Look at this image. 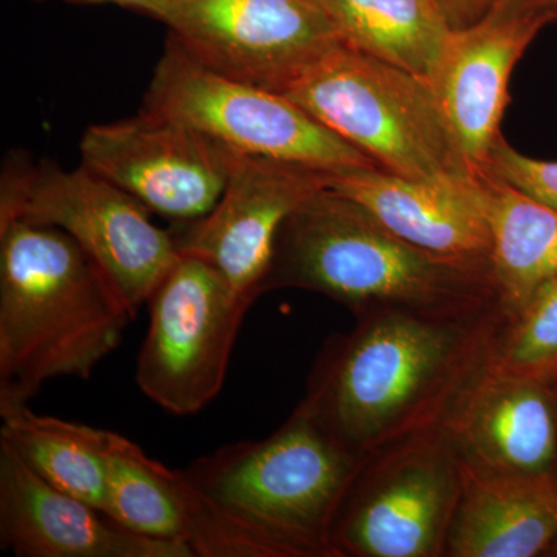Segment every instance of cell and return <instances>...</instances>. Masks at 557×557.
I'll return each instance as SVG.
<instances>
[{
    "label": "cell",
    "instance_id": "cell-1",
    "mask_svg": "<svg viewBox=\"0 0 557 557\" xmlns=\"http://www.w3.org/2000/svg\"><path fill=\"white\" fill-rule=\"evenodd\" d=\"M319 351L300 399L355 456L369 458L442 426L486 369L508 313L381 310Z\"/></svg>",
    "mask_w": 557,
    "mask_h": 557
},
{
    "label": "cell",
    "instance_id": "cell-2",
    "mask_svg": "<svg viewBox=\"0 0 557 557\" xmlns=\"http://www.w3.org/2000/svg\"><path fill=\"white\" fill-rule=\"evenodd\" d=\"M366 458L302 406L273 434L180 469L194 557H335L330 530Z\"/></svg>",
    "mask_w": 557,
    "mask_h": 557
},
{
    "label": "cell",
    "instance_id": "cell-3",
    "mask_svg": "<svg viewBox=\"0 0 557 557\" xmlns=\"http://www.w3.org/2000/svg\"><path fill=\"white\" fill-rule=\"evenodd\" d=\"M287 288L327 296L355 317L381 310L474 314L502 307L493 263L424 251L330 188L300 205L278 231L262 295Z\"/></svg>",
    "mask_w": 557,
    "mask_h": 557
},
{
    "label": "cell",
    "instance_id": "cell-4",
    "mask_svg": "<svg viewBox=\"0 0 557 557\" xmlns=\"http://www.w3.org/2000/svg\"><path fill=\"white\" fill-rule=\"evenodd\" d=\"M132 313L69 234L0 223V403H30L50 381L89 380Z\"/></svg>",
    "mask_w": 557,
    "mask_h": 557
},
{
    "label": "cell",
    "instance_id": "cell-5",
    "mask_svg": "<svg viewBox=\"0 0 557 557\" xmlns=\"http://www.w3.org/2000/svg\"><path fill=\"white\" fill-rule=\"evenodd\" d=\"M284 95L380 170L413 180L482 177L428 83L344 44Z\"/></svg>",
    "mask_w": 557,
    "mask_h": 557
},
{
    "label": "cell",
    "instance_id": "cell-6",
    "mask_svg": "<svg viewBox=\"0 0 557 557\" xmlns=\"http://www.w3.org/2000/svg\"><path fill=\"white\" fill-rule=\"evenodd\" d=\"M139 201L79 164L33 161L11 152L0 180V223L22 220L69 234L104 271L132 317L180 252L172 230L159 228Z\"/></svg>",
    "mask_w": 557,
    "mask_h": 557
},
{
    "label": "cell",
    "instance_id": "cell-7",
    "mask_svg": "<svg viewBox=\"0 0 557 557\" xmlns=\"http://www.w3.org/2000/svg\"><path fill=\"white\" fill-rule=\"evenodd\" d=\"M141 110L186 124L244 156L292 161L332 174L379 168L287 95L214 72L170 33Z\"/></svg>",
    "mask_w": 557,
    "mask_h": 557
},
{
    "label": "cell",
    "instance_id": "cell-8",
    "mask_svg": "<svg viewBox=\"0 0 557 557\" xmlns=\"http://www.w3.org/2000/svg\"><path fill=\"white\" fill-rule=\"evenodd\" d=\"M463 471L442 426L366 458L330 530L335 557H446Z\"/></svg>",
    "mask_w": 557,
    "mask_h": 557
},
{
    "label": "cell",
    "instance_id": "cell-9",
    "mask_svg": "<svg viewBox=\"0 0 557 557\" xmlns=\"http://www.w3.org/2000/svg\"><path fill=\"white\" fill-rule=\"evenodd\" d=\"M148 307L135 375L139 391L172 416H194L222 391L252 304L211 263L180 255Z\"/></svg>",
    "mask_w": 557,
    "mask_h": 557
},
{
    "label": "cell",
    "instance_id": "cell-10",
    "mask_svg": "<svg viewBox=\"0 0 557 557\" xmlns=\"http://www.w3.org/2000/svg\"><path fill=\"white\" fill-rule=\"evenodd\" d=\"M160 22L201 64L278 94L343 46L319 0H170Z\"/></svg>",
    "mask_w": 557,
    "mask_h": 557
},
{
    "label": "cell",
    "instance_id": "cell-11",
    "mask_svg": "<svg viewBox=\"0 0 557 557\" xmlns=\"http://www.w3.org/2000/svg\"><path fill=\"white\" fill-rule=\"evenodd\" d=\"M81 164L174 225L215 207L239 152L201 132L139 110L131 119L91 124L79 141Z\"/></svg>",
    "mask_w": 557,
    "mask_h": 557
},
{
    "label": "cell",
    "instance_id": "cell-12",
    "mask_svg": "<svg viewBox=\"0 0 557 557\" xmlns=\"http://www.w3.org/2000/svg\"><path fill=\"white\" fill-rule=\"evenodd\" d=\"M332 172L239 153L228 183L205 218L172 230L180 255L211 263L242 298L255 304L285 220L319 190Z\"/></svg>",
    "mask_w": 557,
    "mask_h": 557
},
{
    "label": "cell",
    "instance_id": "cell-13",
    "mask_svg": "<svg viewBox=\"0 0 557 557\" xmlns=\"http://www.w3.org/2000/svg\"><path fill=\"white\" fill-rule=\"evenodd\" d=\"M555 11L493 7L483 20L454 30L431 87L465 156L485 175L509 102L512 70Z\"/></svg>",
    "mask_w": 557,
    "mask_h": 557
},
{
    "label": "cell",
    "instance_id": "cell-14",
    "mask_svg": "<svg viewBox=\"0 0 557 557\" xmlns=\"http://www.w3.org/2000/svg\"><path fill=\"white\" fill-rule=\"evenodd\" d=\"M0 547L17 557H194L185 544L141 536L39 478L0 442Z\"/></svg>",
    "mask_w": 557,
    "mask_h": 557
},
{
    "label": "cell",
    "instance_id": "cell-15",
    "mask_svg": "<svg viewBox=\"0 0 557 557\" xmlns=\"http://www.w3.org/2000/svg\"><path fill=\"white\" fill-rule=\"evenodd\" d=\"M483 177L413 180L364 168L333 174L329 188L357 201L381 225L424 251L491 262Z\"/></svg>",
    "mask_w": 557,
    "mask_h": 557
},
{
    "label": "cell",
    "instance_id": "cell-16",
    "mask_svg": "<svg viewBox=\"0 0 557 557\" xmlns=\"http://www.w3.org/2000/svg\"><path fill=\"white\" fill-rule=\"evenodd\" d=\"M443 428L461 460L474 467L515 474L557 472L556 383L485 369Z\"/></svg>",
    "mask_w": 557,
    "mask_h": 557
},
{
    "label": "cell",
    "instance_id": "cell-17",
    "mask_svg": "<svg viewBox=\"0 0 557 557\" xmlns=\"http://www.w3.org/2000/svg\"><path fill=\"white\" fill-rule=\"evenodd\" d=\"M461 471L446 557L547 555L557 539V472L486 471L463 460Z\"/></svg>",
    "mask_w": 557,
    "mask_h": 557
},
{
    "label": "cell",
    "instance_id": "cell-18",
    "mask_svg": "<svg viewBox=\"0 0 557 557\" xmlns=\"http://www.w3.org/2000/svg\"><path fill=\"white\" fill-rule=\"evenodd\" d=\"M483 199L494 277L511 318L557 277V208L491 174L483 177Z\"/></svg>",
    "mask_w": 557,
    "mask_h": 557
},
{
    "label": "cell",
    "instance_id": "cell-19",
    "mask_svg": "<svg viewBox=\"0 0 557 557\" xmlns=\"http://www.w3.org/2000/svg\"><path fill=\"white\" fill-rule=\"evenodd\" d=\"M341 40L431 86L453 28L435 0H319Z\"/></svg>",
    "mask_w": 557,
    "mask_h": 557
},
{
    "label": "cell",
    "instance_id": "cell-20",
    "mask_svg": "<svg viewBox=\"0 0 557 557\" xmlns=\"http://www.w3.org/2000/svg\"><path fill=\"white\" fill-rule=\"evenodd\" d=\"M0 442L39 478L104 511L106 429L40 416L30 403H0Z\"/></svg>",
    "mask_w": 557,
    "mask_h": 557
},
{
    "label": "cell",
    "instance_id": "cell-21",
    "mask_svg": "<svg viewBox=\"0 0 557 557\" xmlns=\"http://www.w3.org/2000/svg\"><path fill=\"white\" fill-rule=\"evenodd\" d=\"M104 456L106 515L141 536L186 545L182 471L164 467L108 429Z\"/></svg>",
    "mask_w": 557,
    "mask_h": 557
},
{
    "label": "cell",
    "instance_id": "cell-22",
    "mask_svg": "<svg viewBox=\"0 0 557 557\" xmlns=\"http://www.w3.org/2000/svg\"><path fill=\"white\" fill-rule=\"evenodd\" d=\"M486 369L512 379L557 383V277L508 317Z\"/></svg>",
    "mask_w": 557,
    "mask_h": 557
},
{
    "label": "cell",
    "instance_id": "cell-23",
    "mask_svg": "<svg viewBox=\"0 0 557 557\" xmlns=\"http://www.w3.org/2000/svg\"><path fill=\"white\" fill-rule=\"evenodd\" d=\"M486 174L557 208V161L523 156L502 137L491 150Z\"/></svg>",
    "mask_w": 557,
    "mask_h": 557
},
{
    "label": "cell",
    "instance_id": "cell-24",
    "mask_svg": "<svg viewBox=\"0 0 557 557\" xmlns=\"http://www.w3.org/2000/svg\"><path fill=\"white\" fill-rule=\"evenodd\" d=\"M453 30H463L483 20L496 0H435Z\"/></svg>",
    "mask_w": 557,
    "mask_h": 557
},
{
    "label": "cell",
    "instance_id": "cell-25",
    "mask_svg": "<svg viewBox=\"0 0 557 557\" xmlns=\"http://www.w3.org/2000/svg\"><path fill=\"white\" fill-rule=\"evenodd\" d=\"M33 2H47V0H33ZM61 2L76 3V5H116L123 9L145 14L152 20L161 21L170 0H61Z\"/></svg>",
    "mask_w": 557,
    "mask_h": 557
},
{
    "label": "cell",
    "instance_id": "cell-26",
    "mask_svg": "<svg viewBox=\"0 0 557 557\" xmlns=\"http://www.w3.org/2000/svg\"><path fill=\"white\" fill-rule=\"evenodd\" d=\"M494 7L515 11H555L557 13V0H496Z\"/></svg>",
    "mask_w": 557,
    "mask_h": 557
},
{
    "label": "cell",
    "instance_id": "cell-27",
    "mask_svg": "<svg viewBox=\"0 0 557 557\" xmlns=\"http://www.w3.org/2000/svg\"><path fill=\"white\" fill-rule=\"evenodd\" d=\"M545 556L557 557V539L555 541V544L552 545V548L548 549V553Z\"/></svg>",
    "mask_w": 557,
    "mask_h": 557
},
{
    "label": "cell",
    "instance_id": "cell-28",
    "mask_svg": "<svg viewBox=\"0 0 557 557\" xmlns=\"http://www.w3.org/2000/svg\"><path fill=\"white\" fill-rule=\"evenodd\" d=\"M556 386H557V383H556Z\"/></svg>",
    "mask_w": 557,
    "mask_h": 557
}]
</instances>
